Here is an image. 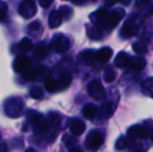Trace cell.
Returning a JSON list of instances; mask_svg holds the SVG:
<instances>
[{
  "label": "cell",
  "instance_id": "cell-1",
  "mask_svg": "<svg viewBox=\"0 0 153 152\" xmlns=\"http://www.w3.org/2000/svg\"><path fill=\"white\" fill-rule=\"evenodd\" d=\"M3 110L6 116L10 118L20 117L24 112V102L21 98L13 97L4 102Z\"/></svg>",
  "mask_w": 153,
  "mask_h": 152
},
{
  "label": "cell",
  "instance_id": "cell-2",
  "mask_svg": "<svg viewBox=\"0 0 153 152\" xmlns=\"http://www.w3.org/2000/svg\"><path fill=\"white\" fill-rule=\"evenodd\" d=\"M103 134L96 130H93L90 132L87 136V141H85V146L89 150L91 151H96L97 149H99L103 144Z\"/></svg>",
  "mask_w": 153,
  "mask_h": 152
},
{
  "label": "cell",
  "instance_id": "cell-3",
  "mask_svg": "<svg viewBox=\"0 0 153 152\" xmlns=\"http://www.w3.org/2000/svg\"><path fill=\"white\" fill-rule=\"evenodd\" d=\"M71 46V43L69 41V39L67 37H65L64 35L59 33V35L54 36L51 41L50 47L57 53H62L65 52V51L69 50Z\"/></svg>",
  "mask_w": 153,
  "mask_h": 152
},
{
  "label": "cell",
  "instance_id": "cell-4",
  "mask_svg": "<svg viewBox=\"0 0 153 152\" xmlns=\"http://www.w3.org/2000/svg\"><path fill=\"white\" fill-rule=\"evenodd\" d=\"M18 12L24 19H30L36 14V4L32 0L22 1L19 4Z\"/></svg>",
  "mask_w": 153,
  "mask_h": 152
},
{
  "label": "cell",
  "instance_id": "cell-5",
  "mask_svg": "<svg viewBox=\"0 0 153 152\" xmlns=\"http://www.w3.org/2000/svg\"><path fill=\"white\" fill-rule=\"evenodd\" d=\"M88 93L96 100H103L105 98L104 87L99 80H93L88 85Z\"/></svg>",
  "mask_w": 153,
  "mask_h": 152
},
{
  "label": "cell",
  "instance_id": "cell-6",
  "mask_svg": "<svg viewBox=\"0 0 153 152\" xmlns=\"http://www.w3.org/2000/svg\"><path fill=\"white\" fill-rule=\"evenodd\" d=\"M30 61L27 56L25 55H19L15 59L14 62V69L18 73L25 74L26 72H28V70L30 69Z\"/></svg>",
  "mask_w": 153,
  "mask_h": 152
},
{
  "label": "cell",
  "instance_id": "cell-7",
  "mask_svg": "<svg viewBox=\"0 0 153 152\" xmlns=\"http://www.w3.org/2000/svg\"><path fill=\"white\" fill-rule=\"evenodd\" d=\"M127 138H128V140H130L131 142H133V141H137V140H143V139H146L147 138V133H146V130L144 129L142 126L135 125L128 129Z\"/></svg>",
  "mask_w": 153,
  "mask_h": 152
},
{
  "label": "cell",
  "instance_id": "cell-8",
  "mask_svg": "<svg viewBox=\"0 0 153 152\" xmlns=\"http://www.w3.org/2000/svg\"><path fill=\"white\" fill-rule=\"evenodd\" d=\"M107 14L105 10H99L96 13L91 15V20L95 25L99 27H106L107 26Z\"/></svg>",
  "mask_w": 153,
  "mask_h": 152
},
{
  "label": "cell",
  "instance_id": "cell-9",
  "mask_svg": "<svg viewBox=\"0 0 153 152\" xmlns=\"http://www.w3.org/2000/svg\"><path fill=\"white\" fill-rule=\"evenodd\" d=\"M124 16L123 10H114L107 14V26L115 27Z\"/></svg>",
  "mask_w": 153,
  "mask_h": 152
},
{
  "label": "cell",
  "instance_id": "cell-10",
  "mask_svg": "<svg viewBox=\"0 0 153 152\" xmlns=\"http://www.w3.org/2000/svg\"><path fill=\"white\" fill-rule=\"evenodd\" d=\"M137 29H139V27H137V23L129 20V21H127L124 24V26H123V28L121 30V36L125 39L130 38L137 33Z\"/></svg>",
  "mask_w": 153,
  "mask_h": 152
},
{
  "label": "cell",
  "instance_id": "cell-11",
  "mask_svg": "<svg viewBox=\"0 0 153 152\" xmlns=\"http://www.w3.org/2000/svg\"><path fill=\"white\" fill-rule=\"evenodd\" d=\"M85 130V124L81 120H73L70 124V131L73 136H81Z\"/></svg>",
  "mask_w": 153,
  "mask_h": 152
},
{
  "label": "cell",
  "instance_id": "cell-12",
  "mask_svg": "<svg viewBox=\"0 0 153 152\" xmlns=\"http://www.w3.org/2000/svg\"><path fill=\"white\" fill-rule=\"evenodd\" d=\"M78 61L81 64L85 65H92L96 61V53L92 50H85L78 55Z\"/></svg>",
  "mask_w": 153,
  "mask_h": 152
},
{
  "label": "cell",
  "instance_id": "cell-13",
  "mask_svg": "<svg viewBox=\"0 0 153 152\" xmlns=\"http://www.w3.org/2000/svg\"><path fill=\"white\" fill-rule=\"evenodd\" d=\"M113 56V50L109 47H104L96 53V59L100 63H106Z\"/></svg>",
  "mask_w": 153,
  "mask_h": 152
},
{
  "label": "cell",
  "instance_id": "cell-14",
  "mask_svg": "<svg viewBox=\"0 0 153 152\" xmlns=\"http://www.w3.org/2000/svg\"><path fill=\"white\" fill-rule=\"evenodd\" d=\"M130 57L125 52H119L115 59V66L117 68H127L129 66Z\"/></svg>",
  "mask_w": 153,
  "mask_h": 152
},
{
  "label": "cell",
  "instance_id": "cell-15",
  "mask_svg": "<svg viewBox=\"0 0 153 152\" xmlns=\"http://www.w3.org/2000/svg\"><path fill=\"white\" fill-rule=\"evenodd\" d=\"M62 17L61 13L59 10H53L50 14V16H49V26H50V28H56V27H59L62 24Z\"/></svg>",
  "mask_w": 153,
  "mask_h": 152
},
{
  "label": "cell",
  "instance_id": "cell-16",
  "mask_svg": "<svg viewBox=\"0 0 153 152\" xmlns=\"http://www.w3.org/2000/svg\"><path fill=\"white\" fill-rule=\"evenodd\" d=\"M48 53V47L45 43H40L38 46L36 47L33 52V57L36 61H41V59H45Z\"/></svg>",
  "mask_w": 153,
  "mask_h": 152
},
{
  "label": "cell",
  "instance_id": "cell-17",
  "mask_svg": "<svg viewBox=\"0 0 153 152\" xmlns=\"http://www.w3.org/2000/svg\"><path fill=\"white\" fill-rule=\"evenodd\" d=\"M145 66L146 62L143 57H130L128 68H131V69L135 70V71H142L145 68Z\"/></svg>",
  "mask_w": 153,
  "mask_h": 152
},
{
  "label": "cell",
  "instance_id": "cell-18",
  "mask_svg": "<svg viewBox=\"0 0 153 152\" xmlns=\"http://www.w3.org/2000/svg\"><path fill=\"white\" fill-rule=\"evenodd\" d=\"M27 30H28L29 35L32 36V37H39L43 33V27L41 25L40 21H34V22H32L28 25Z\"/></svg>",
  "mask_w": 153,
  "mask_h": 152
},
{
  "label": "cell",
  "instance_id": "cell-19",
  "mask_svg": "<svg viewBox=\"0 0 153 152\" xmlns=\"http://www.w3.org/2000/svg\"><path fill=\"white\" fill-rule=\"evenodd\" d=\"M114 113V106L111 102H105L102 106H101L100 110H99V117L100 119H105V118L111 117V114Z\"/></svg>",
  "mask_w": 153,
  "mask_h": 152
},
{
  "label": "cell",
  "instance_id": "cell-20",
  "mask_svg": "<svg viewBox=\"0 0 153 152\" xmlns=\"http://www.w3.org/2000/svg\"><path fill=\"white\" fill-rule=\"evenodd\" d=\"M44 119L43 118V116L40 114V113L36 112V110H29L28 113H27V120H28V122L30 124L36 127V125H38L39 123H41V121Z\"/></svg>",
  "mask_w": 153,
  "mask_h": 152
},
{
  "label": "cell",
  "instance_id": "cell-21",
  "mask_svg": "<svg viewBox=\"0 0 153 152\" xmlns=\"http://www.w3.org/2000/svg\"><path fill=\"white\" fill-rule=\"evenodd\" d=\"M33 45H32V42L29 40L28 38H24L21 40V42L18 44V49L20 52L22 53H26V52H29V51L32 49Z\"/></svg>",
  "mask_w": 153,
  "mask_h": 152
},
{
  "label": "cell",
  "instance_id": "cell-22",
  "mask_svg": "<svg viewBox=\"0 0 153 152\" xmlns=\"http://www.w3.org/2000/svg\"><path fill=\"white\" fill-rule=\"evenodd\" d=\"M45 87L48 92H55L57 90H59V82L55 78L53 77H49L45 80Z\"/></svg>",
  "mask_w": 153,
  "mask_h": 152
},
{
  "label": "cell",
  "instance_id": "cell-23",
  "mask_svg": "<svg viewBox=\"0 0 153 152\" xmlns=\"http://www.w3.org/2000/svg\"><path fill=\"white\" fill-rule=\"evenodd\" d=\"M142 90L144 94L153 98V78H148L142 83Z\"/></svg>",
  "mask_w": 153,
  "mask_h": 152
},
{
  "label": "cell",
  "instance_id": "cell-24",
  "mask_svg": "<svg viewBox=\"0 0 153 152\" xmlns=\"http://www.w3.org/2000/svg\"><path fill=\"white\" fill-rule=\"evenodd\" d=\"M82 113H83V116H85L87 119L91 120L97 114V108L94 104H88V105H85V108H83Z\"/></svg>",
  "mask_w": 153,
  "mask_h": 152
},
{
  "label": "cell",
  "instance_id": "cell-25",
  "mask_svg": "<svg viewBox=\"0 0 153 152\" xmlns=\"http://www.w3.org/2000/svg\"><path fill=\"white\" fill-rule=\"evenodd\" d=\"M29 95L33 99H42L44 97V93H43V90L40 87H33L29 91Z\"/></svg>",
  "mask_w": 153,
  "mask_h": 152
},
{
  "label": "cell",
  "instance_id": "cell-26",
  "mask_svg": "<svg viewBox=\"0 0 153 152\" xmlns=\"http://www.w3.org/2000/svg\"><path fill=\"white\" fill-rule=\"evenodd\" d=\"M132 49L134 50V52L139 53V54H143V53L147 52V46L143 42H135L132 45Z\"/></svg>",
  "mask_w": 153,
  "mask_h": 152
},
{
  "label": "cell",
  "instance_id": "cell-27",
  "mask_svg": "<svg viewBox=\"0 0 153 152\" xmlns=\"http://www.w3.org/2000/svg\"><path fill=\"white\" fill-rule=\"evenodd\" d=\"M116 78V72L114 71L113 68H108L104 72V80L106 82H111Z\"/></svg>",
  "mask_w": 153,
  "mask_h": 152
},
{
  "label": "cell",
  "instance_id": "cell-28",
  "mask_svg": "<svg viewBox=\"0 0 153 152\" xmlns=\"http://www.w3.org/2000/svg\"><path fill=\"white\" fill-rule=\"evenodd\" d=\"M88 36H89L91 39H94V40H99L101 39V33L96 27H89L88 28Z\"/></svg>",
  "mask_w": 153,
  "mask_h": 152
},
{
  "label": "cell",
  "instance_id": "cell-29",
  "mask_svg": "<svg viewBox=\"0 0 153 152\" xmlns=\"http://www.w3.org/2000/svg\"><path fill=\"white\" fill-rule=\"evenodd\" d=\"M126 147H127L126 139H125L124 136H121V138H119V140H118L117 143H116V148H117L118 150H123V149H125Z\"/></svg>",
  "mask_w": 153,
  "mask_h": 152
},
{
  "label": "cell",
  "instance_id": "cell-30",
  "mask_svg": "<svg viewBox=\"0 0 153 152\" xmlns=\"http://www.w3.org/2000/svg\"><path fill=\"white\" fill-rule=\"evenodd\" d=\"M59 13H61L62 17H65V18L69 19L71 17V15H72V10H71L70 7H68V6H62L61 10H59Z\"/></svg>",
  "mask_w": 153,
  "mask_h": 152
},
{
  "label": "cell",
  "instance_id": "cell-31",
  "mask_svg": "<svg viewBox=\"0 0 153 152\" xmlns=\"http://www.w3.org/2000/svg\"><path fill=\"white\" fill-rule=\"evenodd\" d=\"M7 13V4L4 1H0V19H3Z\"/></svg>",
  "mask_w": 153,
  "mask_h": 152
},
{
  "label": "cell",
  "instance_id": "cell-32",
  "mask_svg": "<svg viewBox=\"0 0 153 152\" xmlns=\"http://www.w3.org/2000/svg\"><path fill=\"white\" fill-rule=\"evenodd\" d=\"M39 4H40L41 6H43V7H48L49 5H51V4H52V1H50V0H49V1H44V0H40V1H39Z\"/></svg>",
  "mask_w": 153,
  "mask_h": 152
},
{
  "label": "cell",
  "instance_id": "cell-33",
  "mask_svg": "<svg viewBox=\"0 0 153 152\" xmlns=\"http://www.w3.org/2000/svg\"><path fill=\"white\" fill-rule=\"evenodd\" d=\"M0 152H7V147L4 143L0 144Z\"/></svg>",
  "mask_w": 153,
  "mask_h": 152
},
{
  "label": "cell",
  "instance_id": "cell-34",
  "mask_svg": "<svg viewBox=\"0 0 153 152\" xmlns=\"http://www.w3.org/2000/svg\"><path fill=\"white\" fill-rule=\"evenodd\" d=\"M69 152H82L80 148H72L69 150Z\"/></svg>",
  "mask_w": 153,
  "mask_h": 152
},
{
  "label": "cell",
  "instance_id": "cell-35",
  "mask_svg": "<svg viewBox=\"0 0 153 152\" xmlns=\"http://www.w3.org/2000/svg\"><path fill=\"white\" fill-rule=\"evenodd\" d=\"M25 152H38V151H36V150H34L33 148H28V149H27V150L25 151Z\"/></svg>",
  "mask_w": 153,
  "mask_h": 152
},
{
  "label": "cell",
  "instance_id": "cell-36",
  "mask_svg": "<svg viewBox=\"0 0 153 152\" xmlns=\"http://www.w3.org/2000/svg\"><path fill=\"white\" fill-rule=\"evenodd\" d=\"M151 140L153 141V131H152V133H151Z\"/></svg>",
  "mask_w": 153,
  "mask_h": 152
},
{
  "label": "cell",
  "instance_id": "cell-37",
  "mask_svg": "<svg viewBox=\"0 0 153 152\" xmlns=\"http://www.w3.org/2000/svg\"><path fill=\"white\" fill-rule=\"evenodd\" d=\"M135 152H144V151H135Z\"/></svg>",
  "mask_w": 153,
  "mask_h": 152
}]
</instances>
